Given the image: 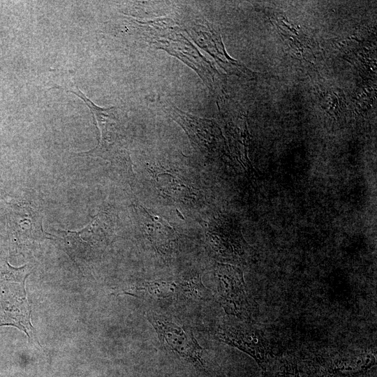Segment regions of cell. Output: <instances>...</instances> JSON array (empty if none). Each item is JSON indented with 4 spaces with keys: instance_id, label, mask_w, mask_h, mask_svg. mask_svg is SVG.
Wrapping results in <instances>:
<instances>
[{
    "instance_id": "2",
    "label": "cell",
    "mask_w": 377,
    "mask_h": 377,
    "mask_svg": "<svg viewBox=\"0 0 377 377\" xmlns=\"http://www.w3.org/2000/svg\"><path fill=\"white\" fill-rule=\"evenodd\" d=\"M29 274L27 265L14 267L6 260H0V326H14L31 339L35 334L25 289Z\"/></svg>"
},
{
    "instance_id": "3",
    "label": "cell",
    "mask_w": 377,
    "mask_h": 377,
    "mask_svg": "<svg viewBox=\"0 0 377 377\" xmlns=\"http://www.w3.org/2000/svg\"><path fill=\"white\" fill-rule=\"evenodd\" d=\"M76 89L66 90L77 95L89 107L100 133L97 146L77 154L100 157L111 162L126 158L127 133L124 112L117 107L103 108L97 106L77 87Z\"/></svg>"
},
{
    "instance_id": "5",
    "label": "cell",
    "mask_w": 377,
    "mask_h": 377,
    "mask_svg": "<svg viewBox=\"0 0 377 377\" xmlns=\"http://www.w3.org/2000/svg\"><path fill=\"white\" fill-rule=\"evenodd\" d=\"M147 318L163 346L195 367L205 369L203 349L191 330L179 326L165 316L153 311H149Z\"/></svg>"
},
{
    "instance_id": "7",
    "label": "cell",
    "mask_w": 377,
    "mask_h": 377,
    "mask_svg": "<svg viewBox=\"0 0 377 377\" xmlns=\"http://www.w3.org/2000/svg\"><path fill=\"white\" fill-rule=\"evenodd\" d=\"M216 335L226 344L237 348L253 357L265 372L269 367V346L263 333L253 327L220 325Z\"/></svg>"
},
{
    "instance_id": "8",
    "label": "cell",
    "mask_w": 377,
    "mask_h": 377,
    "mask_svg": "<svg viewBox=\"0 0 377 377\" xmlns=\"http://www.w3.org/2000/svg\"><path fill=\"white\" fill-rule=\"evenodd\" d=\"M318 377L338 375L354 376L367 372L376 364V355L370 352L343 353L319 358Z\"/></svg>"
},
{
    "instance_id": "10",
    "label": "cell",
    "mask_w": 377,
    "mask_h": 377,
    "mask_svg": "<svg viewBox=\"0 0 377 377\" xmlns=\"http://www.w3.org/2000/svg\"><path fill=\"white\" fill-rule=\"evenodd\" d=\"M141 225L151 242L163 253L170 252L175 240L173 230L162 219H157L140 207Z\"/></svg>"
},
{
    "instance_id": "4",
    "label": "cell",
    "mask_w": 377,
    "mask_h": 377,
    "mask_svg": "<svg viewBox=\"0 0 377 377\" xmlns=\"http://www.w3.org/2000/svg\"><path fill=\"white\" fill-rule=\"evenodd\" d=\"M158 101L162 110L185 131L195 149L209 157L217 154L223 145V138L214 121L182 111L164 98Z\"/></svg>"
},
{
    "instance_id": "11",
    "label": "cell",
    "mask_w": 377,
    "mask_h": 377,
    "mask_svg": "<svg viewBox=\"0 0 377 377\" xmlns=\"http://www.w3.org/2000/svg\"><path fill=\"white\" fill-rule=\"evenodd\" d=\"M134 290L154 299L172 298L180 294L178 281L164 280L142 281L135 286Z\"/></svg>"
},
{
    "instance_id": "6",
    "label": "cell",
    "mask_w": 377,
    "mask_h": 377,
    "mask_svg": "<svg viewBox=\"0 0 377 377\" xmlns=\"http://www.w3.org/2000/svg\"><path fill=\"white\" fill-rule=\"evenodd\" d=\"M215 274L219 302L224 311L242 320L249 319L250 305L242 272L230 265L216 263Z\"/></svg>"
},
{
    "instance_id": "12",
    "label": "cell",
    "mask_w": 377,
    "mask_h": 377,
    "mask_svg": "<svg viewBox=\"0 0 377 377\" xmlns=\"http://www.w3.org/2000/svg\"><path fill=\"white\" fill-rule=\"evenodd\" d=\"M180 294L188 297L207 300L209 299L208 291L202 283L200 276L183 279L178 281Z\"/></svg>"
},
{
    "instance_id": "13",
    "label": "cell",
    "mask_w": 377,
    "mask_h": 377,
    "mask_svg": "<svg viewBox=\"0 0 377 377\" xmlns=\"http://www.w3.org/2000/svg\"><path fill=\"white\" fill-rule=\"evenodd\" d=\"M268 377H301L295 359L282 357L271 369Z\"/></svg>"
},
{
    "instance_id": "9",
    "label": "cell",
    "mask_w": 377,
    "mask_h": 377,
    "mask_svg": "<svg viewBox=\"0 0 377 377\" xmlns=\"http://www.w3.org/2000/svg\"><path fill=\"white\" fill-rule=\"evenodd\" d=\"M13 231L21 239H36L43 237V216L25 202L13 206L10 214Z\"/></svg>"
},
{
    "instance_id": "1",
    "label": "cell",
    "mask_w": 377,
    "mask_h": 377,
    "mask_svg": "<svg viewBox=\"0 0 377 377\" xmlns=\"http://www.w3.org/2000/svg\"><path fill=\"white\" fill-rule=\"evenodd\" d=\"M145 40L162 49L193 69L210 91H214L219 73L198 49L179 32L170 19L138 22Z\"/></svg>"
}]
</instances>
